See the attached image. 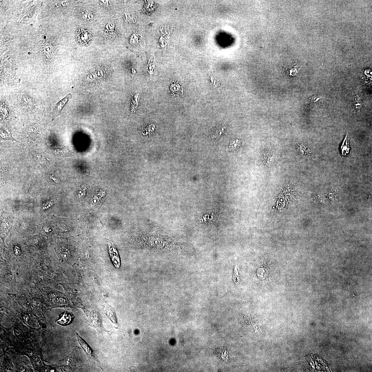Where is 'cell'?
Masks as SVG:
<instances>
[{
  "label": "cell",
  "mask_w": 372,
  "mask_h": 372,
  "mask_svg": "<svg viewBox=\"0 0 372 372\" xmlns=\"http://www.w3.org/2000/svg\"><path fill=\"white\" fill-rule=\"evenodd\" d=\"M76 336L78 341L87 356L92 360H95V359L94 353H93V351L91 347L88 345L86 342L80 337L78 334L77 333H76Z\"/></svg>",
  "instance_id": "1"
},
{
  "label": "cell",
  "mask_w": 372,
  "mask_h": 372,
  "mask_svg": "<svg viewBox=\"0 0 372 372\" xmlns=\"http://www.w3.org/2000/svg\"><path fill=\"white\" fill-rule=\"evenodd\" d=\"M73 319L74 316L71 314L65 312L59 316L56 322L61 326H66L71 324Z\"/></svg>",
  "instance_id": "2"
},
{
  "label": "cell",
  "mask_w": 372,
  "mask_h": 372,
  "mask_svg": "<svg viewBox=\"0 0 372 372\" xmlns=\"http://www.w3.org/2000/svg\"><path fill=\"white\" fill-rule=\"evenodd\" d=\"M78 38L79 42L83 44H86L89 42L91 38V34L86 30L81 29L78 32Z\"/></svg>",
  "instance_id": "3"
},
{
  "label": "cell",
  "mask_w": 372,
  "mask_h": 372,
  "mask_svg": "<svg viewBox=\"0 0 372 372\" xmlns=\"http://www.w3.org/2000/svg\"><path fill=\"white\" fill-rule=\"evenodd\" d=\"M109 252L111 258L115 267L118 268L120 265V260L117 250L112 244L109 243Z\"/></svg>",
  "instance_id": "4"
},
{
  "label": "cell",
  "mask_w": 372,
  "mask_h": 372,
  "mask_svg": "<svg viewBox=\"0 0 372 372\" xmlns=\"http://www.w3.org/2000/svg\"><path fill=\"white\" fill-rule=\"evenodd\" d=\"M71 95L69 94L63 99L60 100L56 105V109L58 113H60L68 100L71 98Z\"/></svg>",
  "instance_id": "5"
},
{
  "label": "cell",
  "mask_w": 372,
  "mask_h": 372,
  "mask_svg": "<svg viewBox=\"0 0 372 372\" xmlns=\"http://www.w3.org/2000/svg\"><path fill=\"white\" fill-rule=\"evenodd\" d=\"M225 128L224 126H220L217 127L214 130L212 133L211 136L213 138H215L220 136L224 131Z\"/></svg>",
  "instance_id": "6"
},
{
  "label": "cell",
  "mask_w": 372,
  "mask_h": 372,
  "mask_svg": "<svg viewBox=\"0 0 372 372\" xmlns=\"http://www.w3.org/2000/svg\"><path fill=\"white\" fill-rule=\"evenodd\" d=\"M311 101L314 105H319L321 103L322 98L318 96H314L313 97Z\"/></svg>",
  "instance_id": "7"
},
{
  "label": "cell",
  "mask_w": 372,
  "mask_h": 372,
  "mask_svg": "<svg viewBox=\"0 0 372 372\" xmlns=\"http://www.w3.org/2000/svg\"><path fill=\"white\" fill-rule=\"evenodd\" d=\"M53 204V203L52 202H47L43 206H42V209L44 210L45 209H46L47 208L51 207Z\"/></svg>",
  "instance_id": "8"
},
{
  "label": "cell",
  "mask_w": 372,
  "mask_h": 372,
  "mask_svg": "<svg viewBox=\"0 0 372 372\" xmlns=\"http://www.w3.org/2000/svg\"><path fill=\"white\" fill-rule=\"evenodd\" d=\"M14 250L15 253L16 255H18L19 254H20V253H21L19 248L18 247H17V246H16V247H15Z\"/></svg>",
  "instance_id": "9"
},
{
  "label": "cell",
  "mask_w": 372,
  "mask_h": 372,
  "mask_svg": "<svg viewBox=\"0 0 372 372\" xmlns=\"http://www.w3.org/2000/svg\"><path fill=\"white\" fill-rule=\"evenodd\" d=\"M51 177V178L56 183H60V181L55 177L54 175H52Z\"/></svg>",
  "instance_id": "10"
}]
</instances>
